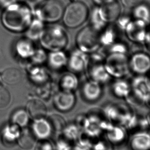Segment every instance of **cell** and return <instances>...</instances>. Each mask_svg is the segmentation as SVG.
<instances>
[{"mask_svg": "<svg viewBox=\"0 0 150 150\" xmlns=\"http://www.w3.org/2000/svg\"><path fill=\"white\" fill-rule=\"evenodd\" d=\"M30 21V11L23 5H11L3 15V25L11 31H23L28 26Z\"/></svg>", "mask_w": 150, "mask_h": 150, "instance_id": "cell-1", "label": "cell"}, {"mask_svg": "<svg viewBox=\"0 0 150 150\" xmlns=\"http://www.w3.org/2000/svg\"><path fill=\"white\" fill-rule=\"evenodd\" d=\"M87 7L83 3L75 2L69 5L63 14V22L69 28H76L81 25L88 16Z\"/></svg>", "mask_w": 150, "mask_h": 150, "instance_id": "cell-2", "label": "cell"}, {"mask_svg": "<svg viewBox=\"0 0 150 150\" xmlns=\"http://www.w3.org/2000/svg\"><path fill=\"white\" fill-rule=\"evenodd\" d=\"M105 68L109 75L121 77L128 71L127 59L124 55L119 53L112 54L108 59Z\"/></svg>", "mask_w": 150, "mask_h": 150, "instance_id": "cell-3", "label": "cell"}, {"mask_svg": "<svg viewBox=\"0 0 150 150\" xmlns=\"http://www.w3.org/2000/svg\"><path fill=\"white\" fill-rule=\"evenodd\" d=\"M63 14V7L58 0H48L39 10L41 18L44 21L54 22L58 21Z\"/></svg>", "mask_w": 150, "mask_h": 150, "instance_id": "cell-4", "label": "cell"}, {"mask_svg": "<svg viewBox=\"0 0 150 150\" xmlns=\"http://www.w3.org/2000/svg\"><path fill=\"white\" fill-rule=\"evenodd\" d=\"M77 43L80 48L86 52H91L97 48L99 38L96 31L91 27H86L78 35Z\"/></svg>", "mask_w": 150, "mask_h": 150, "instance_id": "cell-5", "label": "cell"}, {"mask_svg": "<svg viewBox=\"0 0 150 150\" xmlns=\"http://www.w3.org/2000/svg\"><path fill=\"white\" fill-rule=\"evenodd\" d=\"M75 97L71 92L64 91L59 92L54 96V105L59 110L67 112L73 108L75 103Z\"/></svg>", "mask_w": 150, "mask_h": 150, "instance_id": "cell-6", "label": "cell"}, {"mask_svg": "<svg viewBox=\"0 0 150 150\" xmlns=\"http://www.w3.org/2000/svg\"><path fill=\"white\" fill-rule=\"evenodd\" d=\"M132 89L139 100L146 102L150 97V81L146 78H137L133 81Z\"/></svg>", "mask_w": 150, "mask_h": 150, "instance_id": "cell-7", "label": "cell"}, {"mask_svg": "<svg viewBox=\"0 0 150 150\" xmlns=\"http://www.w3.org/2000/svg\"><path fill=\"white\" fill-rule=\"evenodd\" d=\"M130 145L132 150H150V134L144 131L136 133L131 138Z\"/></svg>", "mask_w": 150, "mask_h": 150, "instance_id": "cell-8", "label": "cell"}, {"mask_svg": "<svg viewBox=\"0 0 150 150\" xmlns=\"http://www.w3.org/2000/svg\"><path fill=\"white\" fill-rule=\"evenodd\" d=\"M27 109L31 117L37 120L44 118L47 114L45 105L39 100L33 99L29 101L27 103Z\"/></svg>", "mask_w": 150, "mask_h": 150, "instance_id": "cell-9", "label": "cell"}, {"mask_svg": "<svg viewBox=\"0 0 150 150\" xmlns=\"http://www.w3.org/2000/svg\"><path fill=\"white\" fill-rule=\"evenodd\" d=\"M131 66L136 73H146L150 69V58L147 55L142 53L135 54L132 59Z\"/></svg>", "mask_w": 150, "mask_h": 150, "instance_id": "cell-10", "label": "cell"}, {"mask_svg": "<svg viewBox=\"0 0 150 150\" xmlns=\"http://www.w3.org/2000/svg\"><path fill=\"white\" fill-rule=\"evenodd\" d=\"M84 96L90 101L98 100L102 95V90L100 83L94 80L88 82L83 88Z\"/></svg>", "mask_w": 150, "mask_h": 150, "instance_id": "cell-11", "label": "cell"}, {"mask_svg": "<svg viewBox=\"0 0 150 150\" xmlns=\"http://www.w3.org/2000/svg\"><path fill=\"white\" fill-rule=\"evenodd\" d=\"M99 12L104 22H110L117 18L120 13V7L117 3L112 1L104 5Z\"/></svg>", "mask_w": 150, "mask_h": 150, "instance_id": "cell-12", "label": "cell"}, {"mask_svg": "<svg viewBox=\"0 0 150 150\" xmlns=\"http://www.w3.org/2000/svg\"><path fill=\"white\" fill-rule=\"evenodd\" d=\"M2 77L5 83L14 86L21 81L22 79V74L18 69L9 68L4 71Z\"/></svg>", "mask_w": 150, "mask_h": 150, "instance_id": "cell-13", "label": "cell"}, {"mask_svg": "<svg viewBox=\"0 0 150 150\" xmlns=\"http://www.w3.org/2000/svg\"><path fill=\"white\" fill-rule=\"evenodd\" d=\"M107 131L108 139L112 144H119L125 139L126 132L123 127L112 125Z\"/></svg>", "mask_w": 150, "mask_h": 150, "instance_id": "cell-14", "label": "cell"}, {"mask_svg": "<svg viewBox=\"0 0 150 150\" xmlns=\"http://www.w3.org/2000/svg\"><path fill=\"white\" fill-rule=\"evenodd\" d=\"M18 142L22 149L26 150H30L35 144V136L30 129H24L21 132Z\"/></svg>", "mask_w": 150, "mask_h": 150, "instance_id": "cell-15", "label": "cell"}, {"mask_svg": "<svg viewBox=\"0 0 150 150\" xmlns=\"http://www.w3.org/2000/svg\"><path fill=\"white\" fill-rule=\"evenodd\" d=\"M112 92L115 96L120 98H125L129 95L131 88L127 82L118 80L112 86Z\"/></svg>", "mask_w": 150, "mask_h": 150, "instance_id": "cell-16", "label": "cell"}, {"mask_svg": "<svg viewBox=\"0 0 150 150\" xmlns=\"http://www.w3.org/2000/svg\"><path fill=\"white\" fill-rule=\"evenodd\" d=\"M88 60V57L83 53L80 52H75L71 58V67L74 71H82L87 64Z\"/></svg>", "mask_w": 150, "mask_h": 150, "instance_id": "cell-17", "label": "cell"}, {"mask_svg": "<svg viewBox=\"0 0 150 150\" xmlns=\"http://www.w3.org/2000/svg\"><path fill=\"white\" fill-rule=\"evenodd\" d=\"M91 76L93 80L99 83L106 82L110 78V75L105 68L101 65L94 67L91 72Z\"/></svg>", "mask_w": 150, "mask_h": 150, "instance_id": "cell-18", "label": "cell"}, {"mask_svg": "<svg viewBox=\"0 0 150 150\" xmlns=\"http://www.w3.org/2000/svg\"><path fill=\"white\" fill-rule=\"evenodd\" d=\"M48 125L55 132H61L64 129L66 122L64 118L59 115H52L47 119Z\"/></svg>", "mask_w": 150, "mask_h": 150, "instance_id": "cell-19", "label": "cell"}, {"mask_svg": "<svg viewBox=\"0 0 150 150\" xmlns=\"http://www.w3.org/2000/svg\"><path fill=\"white\" fill-rule=\"evenodd\" d=\"M28 116L25 110H17L13 114L12 118L13 122L20 125L21 127H24L26 125L28 122Z\"/></svg>", "mask_w": 150, "mask_h": 150, "instance_id": "cell-20", "label": "cell"}, {"mask_svg": "<svg viewBox=\"0 0 150 150\" xmlns=\"http://www.w3.org/2000/svg\"><path fill=\"white\" fill-rule=\"evenodd\" d=\"M11 100V94L8 90L0 86V108H4L8 106Z\"/></svg>", "mask_w": 150, "mask_h": 150, "instance_id": "cell-21", "label": "cell"}, {"mask_svg": "<svg viewBox=\"0 0 150 150\" xmlns=\"http://www.w3.org/2000/svg\"><path fill=\"white\" fill-rule=\"evenodd\" d=\"M50 54V63L52 66L55 67H58L64 64L65 62V57L62 52H52Z\"/></svg>", "mask_w": 150, "mask_h": 150, "instance_id": "cell-22", "label": "cell"}, {"mask_svg": "<svg viewBox=\"0 0 150 150\" xmlns=\"http://www.w3.org/2000/svg\"><path fill=\"white\" fill-rule=\"evenodd\" d=\"M42 24L39 21H35L28 30V36L31 39L39 37L42 31Z\"/></svg>", "mask_w": 150, "mask_h": 150, "instance_id": "cell-23", "label": "cell"}, {"mask_svg": "<svg viewBox=\"0 0 150 150\" xmlns=\"http://www.w3.org/2000/svg\"><path fill=\"white\" fill-rule=\"evenodd\" d=\"M135 15L140 20L148 21L150 18V11L146 7L144 6L138 7L136 10L135 9Z\"/></svg>", "mask_w": 150, "mask_h": 150, "instance_id": "cell-24", "label": "cell"}, {"mask_svg": "<svg viewBox=\"0 0 150 150\" xmlns=\"http://www.w3.org/2000/svg\"><path fill=\"white\" fill-rule=\"evenodd\" d=\"M18 50L19 54L24 56H29L33 52L31 44L27 42H20L18 46Z\"/></svg>", "mask_w": 150, "mask_h": 150, "instance_id": "cell-25", "label": "cell"}, {"mask_svg": "<svg viewBox=\"0 0 150 150\" xmlns=\"http://www.w3.org/2000/svg\"><path fill=\"white\" fill-rule=\"evenodd\" d=\"M106 116L111 120H119L120 116L119 110L116 107L112 105L108 106L105 110Z\"/></svg>", "mask_w": 150, "mask_h": 150, "instance_id": "cell-26", "label": "cell"}, {"mask_svg": "<svg viewBox=\"0 0 150 150\" xmlns=\"http://www.w3.org/2000/svg\"><path fill=\"white\" fill-rule=\"evenodd\" d=\"M94 150H112V144L108 140H101L94 145Z\"/></svg>", "mask_w": 150, "mask_h": 150, "instance_id": "cell-27", "label": "cell"}, {"mask_svg": "<svg viewBox=\"0 0 150 150\" xmlns=\"http://www.w3.org/2000/svg\"><path fill=\"white\" fill-rule=\"evenodd\" d=\"M93 22L96 27H100L104 25V22L101 17L99 11H96L93 13Z\"/></svg>", "mask_w": 150, "mask_h": 150, "instance_id": "cell-28", "label": "cell"}, {"mask_svg": "<svg viewBox=\"0 0 150 150\" xmlns=\"http://www.w3.org/2000/svg\"><path fill=\"white\" fill-rule=\"evenodd\" d=\"M37 150H53V147L50 142L43 140L38 144Z\"/></svg>", "mask_w": 150, "mask_h": 150, "instance_id": "cell-29", "label": "cell"}, {"mask_svg": "<svg viewBox=\"0 0 150 150\" xmlns=\"http://www.w3.org/2000/svg\"><path fill=\"white\" fill-rule=\"evenodd\" d=\"M143 0H122L123 4L128 8H131L137 6Z\"/></svg>", "mask_w": 150, "mask_h": 150, "instance_id": "cell-30", "label": "cell"}, {"mask_svg": "<svg viewBox=\"0 0 150 150\" xmlns=\"http://www.w3.org/2000/svg\"><path fill=\"white\" fill-rule=\"evenodd\" d=\"M104 35V37L101 38V41H103V42L108 44V43H110L112 41L113 35L112 33H111V31H108Z\"/></svg>", "mask_w": 150, "mask_h": 150, "instance_id": "cell-31", "label": "cell"}, {"mask_svg": "<svg viewBox=\"0 0 150 150\" xmlns=\"http://www.w3.org/2000/svg\"><path fill=\"white\" fill-rule=\"evenodd\" d=\"M17 0H0V5L4 7L9 6L14 4Z\"/></svg>", "mask_w": 150, "mask_h": 150, "instance_id": "cell-32", "label": "cell"}, {"mask_svg": "<svg viewBox=\"0 0 150 150\" xmlns=\"http://www.w3.org/2000/svg\"><path fill=\"white\" fill-rule=\"evenodd\" d=\"M27 4L30 5H36L41 3L44 0H24Z\"/></svg>", "mask_w": 150, "mask_h": 150, "instance_id": "cell-33", "label": "cell"}, {"mask_svg": "<svg viewBox=\"0 0 150 150\" xmlns=\"http://www.w3.org/2000/svg\"><path fill=\"white\" fill-rule=\"evenodd\" d=\"M104 1H105L107 2H110L112 1V0H104Z\"/></svg>", "mask_w": 150, "mask_h": 150, "instance_id": "cell-34", "label": "cell"}, {"mask_svg": "<svg viewBox=\"0 0 150 150\" xmlns=\"http://www.w3.org/2000/svg\"><path fill=\"white\" fill-rule=\"evenodd\" d=\"M77 150V149H75V150Z\"/></svg>", "mask_w": 150, "mask_h": 150, "instance_id": "cell-35", "label": "cell"}]
</instances>
